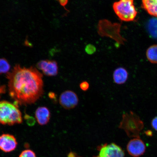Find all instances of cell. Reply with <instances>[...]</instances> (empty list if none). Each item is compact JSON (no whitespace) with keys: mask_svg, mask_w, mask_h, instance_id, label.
<instances>
[{"mask_svg":"<svg viewBox=\"0 0 157 157\" xmlns=\"http://www.w3.org/2000/svg\"><path fill=\"white\" fill-rule=\"evenodd\" d=\"M79 87L82 91H86L89 89L90 85L87 81H83L81 82L79 84Z\"/></svg>","mask_w":157,"mask_h":157,"instance_id":"e0dca14e","label":"cell"},{"mask_svg":"<svg viewBox=\"0 0 157 157\" xmlns=\"http://www.w3.org/2000/svg\"><path fill=\"white\" fill-rule=\"evenodd\" d=\"M17 145V139L13 135L3 134L0 136V150L6 153L15 150Z\"/></svg>","mask_w":157,"mask_h":157,"instance_id":"9c48e42d","label":"cell"},{"mask_svg":"<svg viewBox=\"0 0 157 157\" xmlns=\"http://www.w3.org/2000/svg\"><path fill=\"white\" fill-rule=\"evenodd\" d=\"M36 66L45 75L55 76L58 73V66L56 61L42 60L38 62Z\"/></svg>","mask_w":157,"mask_h":157,"instance_id":"52a82bcc","label":"cell"},{"mask_svg":"<svg viewBox=\"0 0 157 157\" xmlns=\"http://www.w3.org/2000/svg\"><path fill=\"white\" fill-rule=\"evenodd\" d=\"M61 5L65 7L67 4L68 0H57Z\"/></svg>","mask_w":157,"mask_h":157,"instance_id":"44dd1931","label":"cell"},{"mask_svg":"<svg viewBox=\"0 0 157 157\" xmlns=\"http://www.w3.org/2000/svg\"><path fill=\"white\" fill-rule=\"evenodd\" d=\"M147 59L151 63L157 64V45H153L149 47L146 52Z\"/></svg>","mask_w":157,"mask_h":157,"instance_id":"4fadbf2b","label":"cell"},{"mask_svg":"<svg viewBox=\"0 0 157 157\" xmlns=\"http://www.w3.org/2000/svg\"><path fill=\"white\" fill-rule=\"evenodd\" d=\"M96 51L95 47L93 45L89 44L86 46L85 51L89 55L93 54L95 53Z\"/></svg>","mask_w":157,"mask_h":157,"instance_id":"2e32d148","label":"cell"},{"mask_svg":"<svg viewBox=\"0 0 157 157\" xmlns=\"http://www.w3.org/2000/svg\"><path fill=\"white\" fill-rule=\"evenodd\" d=\"M78 96L71 90H66L62 93L59 98V102L62 107L66 109H74L78 103Z\"/></svg>","mask_w":157,"mask_h":157,"instance_id":"8992f818","label":"cell"},{"mask_svg":"<svg viewBox=\"0 0 157 157\" xmlns=\"http://www.w3.org/2000/svg\"><path fill=\"white\" fill-rule=\"evenodd\" d=\"M142 7L149 14L157 17V0H142Z\"/></svg>","mask_w":157,"mask_h":157,"instance_id":"7c38bea8","label":"cell"},{"mask_svg":"<svg viewBox=\"0 0 157 157\" xmlns=\"http://www.w3.org/2000/svg\"><path fill=\"white\" fill-rule=\"evenodd\" d=\"M99 154L95 157H124V152L115 143L106 144L99 147Z\"/></svg>","mask_w":157,"mask_h":157,"instance_id":"5b68a950","label":"cell"},{"mask_svg":"<svg viewBox=\"0 0 157 157\" xmlns=\"http://www.w3.org/2000/svg\"><path fill=\"white\" fill-rule=\"evenodd\" d=\"M127 149L130 155L133 157H138L144 154L146 147L141 139L135 138L129 141L127 145Z\"/></svg>","mask_w":157,"mask_h":157,"instance_id":"ba28073f","label":"cell"},{"mask_svg":"<svg viewBox=\"0 0 157 157\" xmlns=\"http://www.w3.org/2000/svg\"><path fill=\"white\" fill-rule=\"evenodd\" d=\"M6 77L9 95L17 105L34 103L44 93L43 74L36 68L16 64Z\"/></svg>","mask_w":157,"mask_h":157,"instance_id":"6da1fadb","label":"cell"},{"mask_svg":"<svg viewBox=\"0 0 157 157\" xmlns=\"http://www.w3.org/2000/svg\"><path fill=\"white\" fill-rule=\"evenodd\" d=\"M151 125L153 128L157 131V117H155L151 121Z\"/></svg>","mask_w":157,"mask_h":157,"instance_id":"d6986e66","label":"cell"},{"mask_svg":"<svg viewBox=\"0 0 157 157\" xmlns=\"http://www.w3.org/2000/svg\"><path fill=\"white\" fill-rule=\"evenodd\" d=\"M35 117L39 124L44 125L48 124L51 117L50 110L46 107H39L35 111Z\"/></svg>","mask_w":157,"mask_h":157,"instance_id":"30bf717a","label":"cell"},{"mask_svg":"<svg viewBox=\"0 0 157 157\" xmlns=\"http://www.w3.org/2000/svg\"><path fill=\"white\" fill-rule=\"evenodd\" d=\"M6 87L4 85H0V98L3 94L5 93Z\"/></svg>","mask_w":157,"mask_h":157,"instance_id":"ffe728a7","label":"cell"},{"mask_svg":"<svg viewBox=\"0 0 157 157\" xmlns=\"http://www.w3.org/2000/svg\"><path fill=\"white\" fill-rule=\"evenodd\" d=\"M48 97L50 99L55 103H56L57 102V95L56 93L53 92H50L48 94Z\"/></svg>","mask_w":157,"mask_h":157,"instance_id":"ac0fdd59","label":"cell"},{"mask_svg":"<svg viewBox=\"0 0 157 157\" xmlns=\"http://www.w3.org/2000/svg\"><path fill=\"white\" fill-rule=\"evenodd\" d=\"M19 157H36V154L33 151L26 150L23 151L19 155Z\"/></svg>","mask_w":157,"mask_h":157,"instance_id":"9a60e30c","label":"cell"},{"mask_svg":"<svg viewBox=\"0 0 157 157\" xmlns=\"http://www.w3.org/2000/svg\"><path fill=\"white\" fill-rule=\"evenodd\" d=\"M143 121L132 111L123 114L119 128L123 129L129 137L140 138V133L144 128Z\"/></svg>","mask_w":157,"mask_h":157,"instance_id":"7a4b0ae2","label":"cell"},{"mask_svg":"<svg viewBox=\"0 0 157 157\" xmlns=\"http://www.w3.org/2000/svg\"><path fill=\"white\" fill-rule=\"evenodd\" d=\"M11 66L5 58H0V75L8 73Z\"/></svg>","mask_w":157,"mask_h":157,"instance_id":"5bb4252c","label":"cell"},{"mask_svg":"<svg viewBox=\"0 0 157 157\" xmlns=\"http://www.w3.org/2000/svg\"><path fill=\"white\" fill-rule=\"evenodd\" d=\"M113 8L116 14L121 21L129 22L136 18L137 12L133 0H119L114 3Z\"/></svg>","mask_w":157,"mask_h":157,"instance_id":"277c9868","label":"cell"},{"mask_svg":"<svg viewBox=\"0 0 157 157\" xmlns=\"http://www.w3.org/2000/svg\"><path fill=\"white\" fill-rule=\"evenodd\" d=\"M22 122V115L17 105L7 101H0V123L13 125Z\"/></svg>","mask_w":157,"mask_h":157,"instance_id":"3957f363","label":"cell"},{"mask_svg":"<svg viewBox=\"0 0 157 157\" xmlns=\"http://www.w3.org/2000/svg\"><path fill=\"white\" fill-rule=\"evenodd\" d=\"M128 76V72L125 69L121 67L118 68L113 72L114 82L117 84H124L127 81Z\"/></svg>","mask_w":157,"mask_h":157,"instance_id":"8fae6325","label":"cell"}]
</instances>
